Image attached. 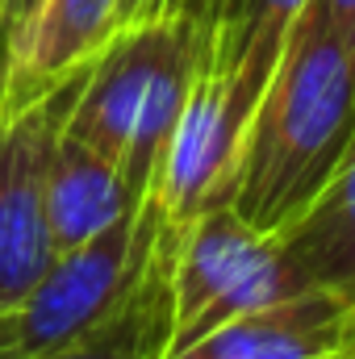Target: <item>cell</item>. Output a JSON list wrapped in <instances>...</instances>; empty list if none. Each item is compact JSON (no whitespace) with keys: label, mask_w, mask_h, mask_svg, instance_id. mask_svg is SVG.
<instances>
[{"label":"cell","mask_w":355,"mask_h":359,"mask_svg":"<svg viewBox=\"0 0 355 359\" xmlns=\"http://www.w3.org/2000/svg\"><path fill=\"white\" fill-rule=\"evenodd\" d=\"M34 4H38V0H4V4H0V42L34 13Z\"/></svg>","instance_id":"9a60e30c"},{"label":"cell","mask_w":355,"mask_h":359,"mask_svg":"<svg viewBox=\"0 0 355 359\" xmlns=\"http://www.w3.org/2000/svg\"><path fill=\"white\" fill-rule=\"evenodd\" d=\"M0 4H4V0H0Z\"/></svg>","instance_id":"ac0fdd59"},{"label":"cell","mask_w":355,"mask_h":359,"mask_svg":"<svg viewBox=\"0 0 355 359\" xmlns=\"http://www.w3.org/2000/svg\"><path fill=\"white\" fill-rule=\"evenodd\" d=\"M0 359H17V355H13V330H8V309H0Z\"/></svg>","instance_id":"2e32d148"},{"label":"cell","mask_w":355,"mask_h":359,"mask_svg":"<svg viewBox=\"0 0 355 359\" xmlns=\"http://www.w3.org/2000/svg\"><path fill=\"white\" fill-rule=\"evenodd\" d=\"M201 17L163 13L121 25L92 59L67 104L63 130L105 155L126 184L147 196L180 104L192 84Z\"/></svg>","instance_id":"7a4b0ae2"},{"label":"cell","mask_w":355,"mask_h":359,"mask_svg":"<svg viewBox=\"0 0 355 359\" xmlns=\"http://www.w3.org/2000/svg\"><path fill=\"white\" fill-rule=\"evenodd\" d=\"M172 0H121V25H138L151 17H163Z\"/></svg>","instance_id":"5bb4252c"},{"label":"cell","mask_w":355,"mask_h":359,"mask_svg":"<svg viewBox=\"0 0 355 359\" xmlns=\"http://www.w3.org/2000/svg\"><path fill=\"white\" fill-rule=\"evenodd\" d=\"M355 134V42L301 8L251 117L230 209L284 238L330 188Z\"/></svg>","instance_id":"6da1fadb"},{"label":"cell","mask_w":355,"mask_h":359,"mask_svg":"<svg viewBox=\"0 0 355 359\" xmlns=\"http://www.w3.org/2000/svg\"><path fill=\"white\" fill-rule=\"evenodd\" d=\"M355 292L301 288L230 318L168 359H351Z\"/></svg>","instance_id":"52a82bcc"},{"label":"cell","mask_w":355,"mask_h":359,"mask_svg":"<svg viewBox=\"0 0 355 359\" xmlns=\"http://www.w3.org/2000/svg\"><path fill=\"white\" fill-rule=\"evenodd\" d=\"M351 359H355V351H351Z\"/></svg>","instance_id":"e0dca14e"},{"label":"cell","mask_w":355,"mask_h":359,"mask_svg":"<svg viewBox=\"0 0 355 359\" xmlns=\"http://www.w3.org/2000/svg\"><path fill=\"white\" fill-rule=\"evenodd\" d=\"M168 292V355H176L180 347L205 339L230 318L301 292V284L284 264L280 238L255 234L230 205H217L192 217L188 226H172Z\"/></svg>","instance_id":"3957f363"},{"label":"cell","mask_w":355,"mask_h":359,"mask_svg":"<svg viewBox=\"0 0 355 359\" xmlns=\"http://www.w3.org/2000/svg\"><path fill=\"white\" fill-rule=\"evenodd\" d=\"M280 251L301 288L355 292V134L330 188L280 238Z\"/></svg>","instance_id":"8fae6325"},{"label":"cell","mask_w":355,"mask_h":359,"mask_svg":"<svg viewBox=\"0 0 355 359\" xmlns=\"http://www.w3.org/2000/svg\"><path fill=\"white\" fill-rule=\"evenodd\" d=\"M159 209L147 196L138 209L117 217L109 230L96 238L59 251L51 268L38 276V284L8 309V330H13V355L34 359L72 334L92 326L109 305L121 301V292L142 276L155 238H159Z\"/></svg>","instance_id":"5b68a950"},{"label":"cell","mask_w":355,"mask_h":359,"mask_svg":"<svg viewBox=\"0 0 355 359\" xmlns=\"http://www.w3.org/2000/svg\"><path fill=\"white\" fill-rule=\"evenodd\" d=\"M142 201L147 196H138L105 155H96L88 142H80L59 126L46 176V226L55 255L96 238Z\"/></svg>","instance_id":"9c48e42d"},{"label":"cell","mask_w":355,"mask_h":359,"mask_svg":"<svg viewBox=\"0 0 355 359\" xmlns=\"http://www.w3.org/2000/svg\"><path fill=\"white\" fill-rule=\"evenodd\" d=\"M121 29V0H38L0 42V96H34L80 76Z\"/></svg>","instance_id":"ba28073f"},{"label":"cell","mask_w":355,"mask_h":359,"mask_svg":"<svg viewBox=\"0 0 355 359\" xmlns=\"http://www.w3.org/2000/svg\"><path fill=\"white\" fill-rule=\"evenodd\" d=\"M305 4L309 0H217L201 17V29H205L209 50L247 88L264 96L267 80L280 63L284 38Z\"/></svg>","instance_id":"7c38bea8"},{"label":"cell","mask_w":355,"mask_h":359,"mask_svg":"<svg viewBox=\"0 0 355 359\" xmlns=\"http://www.w3.org/2000/svg\"><path fill=\"white\" fill-rule=\"evenodd\" d=\"M255 109H260V92H251L209 50L201 29L192 84L180 104L172 138L163 147L155 184L147 192L168 226H188L205 209L230 205L239 155Z\"/></svg>","instance_id":"277c9868"},{"label":"cell","mask_w":355,"mask_h":359,"mask_svg":"<svg viewBox=\"0 0 355 359\" xmlns=\"http://www.w3.org/2000/svg\"><path fill=\"white\" fill-rule=\"evenodd\" d=\"M168 268H172V226L163 222L147 268L121 292V301L109 305L92 326L72 334L67 343L34 359H163L172 330Z\"/></svg>","instance_id":"30bf717a"},{"label":"cell","mask_w":355,"mask_h":359,"mask_svg":"<svg viewBox=\"0 0 355 359\" xmlns=\"http://www.w3.org/2000/svg\"><path fill=\"white\" fill-rule=\"evenodd\" d=\"M305 8L322 17L326 25H335L347 42H355V0H309Z\"/></svg>","instance_id":"4fadbf2b"},{"label":"cell","mask_w":355,"mask_h":359,"mask_svg":"<svg viewBox=\"0 0 355 359\" xmlns=\"http://www.w3.org/2000/svg\"><path fill=\"white\" fill-rule=\"evenodd\" d=\"M80 76L34 96H0V309H13L55 259L46 176Z\"/></svg>","instance_id":"8992f818"}]
</instances>
